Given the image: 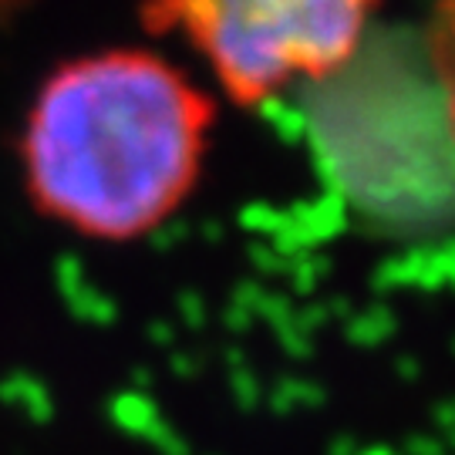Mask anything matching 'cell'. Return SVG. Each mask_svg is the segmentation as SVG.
I'll return each instance as SVG.
<instances>
[{"instance_id":"obj_1","label":"cell","mask_w":455,"mask_h":455,"mask_svg":"<svg viewBox=\"0 0 455 455\" xmlns=\"http://www.w3.org/2000/svg\"><path fill=\"white\" fill-rule=\"evenodd\" d=\"M216 98L148 48L71 58L41 82L17 156L28 199L88 240L129 243L196 193Z\"/></svg>"},{"instance_id":"obj_4","label":"cell","mask_w":455,"mask_h":455,"mask_svg":"<svg viewBox=\"0 0 455 455\" xmlns=\"http://www.w3.org/2000/svg\"><path fill=\"white\" fill-rule=\"evenodd\" d=\"M28 4H31V0H0V28H7Z\"/></svg>"},{"instance_id":"obj_3","label":"cell","mask_w":455,"mask_h":455,"mask_svg":"<svg viewBox=\"0 0 455 455\" xmlns=\"http://www.w3.org/2000/svg\"><path fill=\"white\" fill-rule=\"evenodd\" d=\"M425 51H428V68H432L442 108H445V122L455 135V0L435 4L432 20H428Z\"/></svg>"},{"instance_id":"obj_2","label":"cell","mask_w":455,"mask_h":455,"mask_svg":"<svg viewBox=\"0 0 455 455\" xmlns=\"http://www.w3.org/2000/svg\"><path fill=\"white\" fill-rule=\"evenodd\" d=\"M381 0H142L146 31L180 34L236 105H263L355 61Z\"/></svg>"}]
</instances>
